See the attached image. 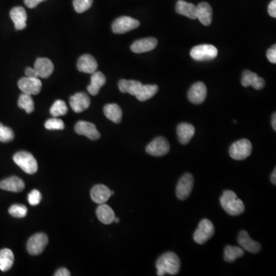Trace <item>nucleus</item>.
<instances>
[{"label":"nucleus","mask_w":276,"mask_h":276,"mask_svg":"<svg viewBox=\"0 0 276 276\" xmlns=\"http://www.w3.org/2000/svg\"><path fill=\"white\" fill-rule=\"evenodd\" d=\"M181 260L178 255L172 252H167L162 255L157 262V274L159 276L165 275L166 274L175 275L180 272L181 270Z\"/></svg>","instance_id":"1"},{"label":"nucleus","mask_w":276,"mask_h":276,"mask_svg":"<svg viewBox=\"0 0 276 276\" xmlns=\"http://www.w3.org/2000/svg\"><path fill=\"white\" fill-rule=\"evenodd\" d=\"M220 204L229 215L236 217L245 211L244 202L232 190H225L220 197Z\"/></svg>","instance_id":"2"},{"label":"nucleus","mask_w":276,"mask_h":276,"mask_svg":"<svg viewBox=\"0 0 276 276\" xmlns=\"http://www.w3.org/2000/svg\"><path fill=\"white\" fill-rule=\"evenodd\" d=\"M13 160L24 172L34 175L38 170V163L34 157L26 151H20L13 156Z\"/></svg>","instance_id":"3"},{"label":"nucleus","mask_w":276,"mask_h":276,"mask_svg":"<svg viewBox=\"0 0 276 276\" xmlns=\"http://www.w3.org/2000/svg\"><path fill=\"white\" fill-rule=\"evenodd\" d=\"M253 146L248 139H241L234 142L229 148V155L235 160H244L248 158L252 153Z\"/></svg>","instance_id":"4"},{"label":"nucleus","mask_w":276,"mask_h":276,"mask_svg":"<svg viewBox=\"0 0 276 276\" xmlns=\"http://www.w3.org/2000/svg\"><path fill=\"white\" fill-rule=\"evenodd\" d=\"M214 232L215 228L212 222L207 219H203L201 220L197 229L195 231L193 239L196 244L202 245L214 236Z\"/></svg>","instance_id":"5"},{"label":"nucleus","mask_w":276,"mask_h":276,"mask_svg":"<svg viewBox=\"0 0 276 276\" xmlns=\"http://www.w3.org/2000/svg\"><path fill=\"white\" fill-rule=\"evenodd\" d=\"M192 58L196 61H210L218 55V50L212 45H199L190 51Z\"/></svg>","instance_id":"6"},{"label":"nucleus","mask_w":276,"mask_h":276,"mask_svg":"<svg viewBox=\"0 0 276 276\" xmlns=\"http://www.w3.org/2000/svg\"><path fill=\"white\" fill-rule=\"evenodd\" d=\"M49 238L45 233H37L28 239L27 244V250L28 253L33 256L41 254L47 246Z\"/></svg>","instance_id":"7"},{"label":"nucleus","mask_w":276,"mask_h":276,"mask_svg":"<svg viewBox=\"0 0 276 276\" xmlns=\"http://www.w3.org/2000/svg\"><path fill=\"white\" fill-rule=\"evenodd\" d=\"M140 22L129 16H121L115 19L112 24V30L116 34H124L138 28Z\"/></svg>","instance_id":"8"},{"label":"nucleus","mask_w":276,"mask_h":276,"mask_svg":"<svg viewBox=\"0 0 276 276\" xmlns=\"http://www.w3.org/2000/svg\"><path fill=\"white\" fill-rule=\"evenodd\" d=\"M169 142L166 138L158 136L147 146L146 151L148 154L154 157H163L169 153Z\"/></svg>","instance_id":"9"},{"label":"nucleus","mask_w":276,"mask_h":276,"mask_svg":"<svg viewBox=\"0 0 276 276\" xmlns=\"http://www.w3.org/2000/svg\"><path fill=\"white\" fill-rule=\"evenodd\" d=\"M18 86L22 93L30 94V95H37L41 91L43 84L39 78H30L25 76L19 79L18 82Z\"/></svg>","instance_id":"10"},{"label":"nucleus","mask_w":276,"mask_h":276,"mask_svg":"<svg viewBox=\"0 0 276 276\" xmlns=\"http://www.w3.org/2000/svg\"><path fill=\"white\" fill-rule=\"evenodd\" d=\"M194 184V179L190 174H186L180 179L177 185L176 195L178 199L184 200L191 193Z\"/></svg>","instance_id":"11"},{"label":"nucleus","mask_w":276,"mask_h":276,"mask_svg":"<svg viewBox=\"0 0 276 276\" xmlns=\"http://www.w3.org/2000/svg\"><path fill=\"white\" fill-rule=\"evenodd\" d=\"M69 103L75 112L81 113L89 108L91 100L88 94L84 92H79L71 96L69 99Z\"/></svg>","instance_id":"12"},{"label":"nucleus","mask_w":276,"mask_h":276,"mask_svg":"<svg viewBox=\"0 0 276 276\" xmlns=\"http://www.w3.org/2000/svg\"><path fill=\"white\" fill-rule=\"evenodd\" d=\"M75 130L76 133L84 135L91 141L97 140L100 136V133L96 128V126L88 121H79L75 126Z\"/></svg>","instance_id":"13"},{"label":"nucleus","mask_w":276,"mask_h":276,"mask_svg":"<svg viewBox=\"0 0 276 276\" xmlns=\"http://www.w3.org/2000/svg\"><path fill=\"white\" fill-rule=\"evenodd\" d=\"M207 95V88L205 84L199 82L193 84L188 92V98L195 105L202 104Z\"/></svg>","instance_id":"14"},{"label":"nucleus","mask_w":276,"mask_h":276,"mask_svg":"<svg viewBox=\"0 0 276 276\" xmlns=\"http://www.w3.org/2000/svg\"><path fill=\"white\" fill-rule=\"evenodd\" d=\"M114 194L115 192L112 191L109 187L102 184L94 186L91 190V199L97 204L106 203Z\"/></svg>","instance_id":"15"},{"label":"nucleus","mask_w":276,"mask_h":276,"mask_svg":"<svg viewBox=\"0 0 276 276\" xmlns=\"http://www.w3.org/2000/svg\"><path fill=\"white\" fill-rule=\"evenodd\" d=\"M238 243L241 248L251 253H257L260 252L261 245L258 242L252 239L248 232L242 230L238 233Z\"/></svg>","instance_id":"16"},{"label":"nucleus","mask_w":276,"mask_h":276,"mask_svg":"<svg viewBox=\"0 0 276 276\" xmlns=\"http://www.w3.org/2000/svg\"><path fill=\"white\" fill-rule=\"evenodd\" d=\"M34 69L37 72L39 78L47 79L53 73L54 64L49 58H39L34 62Z\"/></svg>","instance_id":"17"},{"label":"nucleus","mask_w":276,"mask_h":276,"mask_svg":"<svg viewBox=\"0 0 276 276\" xmlns=\"http://www.w3.org/2000/svg\"><path fill=\"white\" fill-rule=\"evenodd\" d=\"M241 83L243 86H252L256 90L262 89L265 85V80L262 78L259 77L257 74L249 70L243 73Z\"/></svg>","instance_id":"18"},{"label":"nucleus","mask_w":276,"mask_h":276,"mask_svg":"<svg viewBox=\"0 0 276 276\" xmlns=\"http://www.w3.org/2000/svg\"><path fill=\"white\" fill-rule=\"evenodd\" d=\"M78 69L79 72L88 74H93L97 71V63L95 58L91 55H82L78 60Z\"/></svg>","instance_id":"19"},{"label":"nucleus","mask_w":276,"mask_h":276,"mask_svg":"<svg viewBox=\"0 0 276 276\" xmlns=\"http://www.w3.org/2000/svg\"><path fill=\"white\" fill-rule=\"evenodd\" d=\"M157 40L155 38H146L136 40L130 46V49L134 53H145L155 49Z\"/></svg>","instance_id":"20"},{"label":"nucleus","mask_w":276,"mask_h":276,"mask_svg":"<svg viewBox=\"0 0 276 276\" xmlns=\"http://www.w3.org/2000/svg\"><path fill=\"white\" fill-rule=\"evenodd\" d=\"M196 19L200 21L202 25L208 26L213 19V10L211 5L202 2L196 6Z\"/></svg>","instance_id":"21"},{"label":"nucleus","mask_w":276,"mask_h":276,"mask_svg":"<svg viewBox=\"0 0 276 276\" xmlns=\"http://www.w3.org/2000/svg\"><path fill=\"white\" fill-rule=\"evenodd\" d=\"M10 17L16 29L22 30L26 27L27 13L23 7H16L12 9Z\"/></svg>","instance_id":"22"},{"label":"nucleus","mask_w":276,"mask_h":276,"mask_svg":"<svg viewBox=\"0 0 276 276\" xmlns=\"http://www.w3.org/2000/svg\"><path fill=\"white\" fill-rule=\"evenodd\" d=\"M180 143L187 145L195 134V127L189 123H181L177 129Z\"/></svg>","instance_id":"23"},{"label":"nucleus","mask_w":276,"mask_h":276,"mask_svg":"<svg viewBox=\"0 0 276 276\" xmlns=\"http://www.w3.org/2000/svg\"><path fill=\"white\" fill-rule=\"evenodd\" d=\"M0 188L7 191L19 193L25 188L23 181L17 177H11L0 182Z\"/></svg>","instance_id":"24"},{"label":"nucleus","mask_w":276,"mask_h":276,"mask_svg":"<svg viewBox=\"0 0 276 276\" xmlns=\"http://www.w3.org/2000/svg\"><path fill=\"white\" fill-rule=\"evenodd\" d=\"M96 211L97 219L104 224L109 225L114 223L115 218V212L107 204H99Z\"/></svg>","instance_id":"25"},{"label":"nucleus","mask_w":276,"mask_h":276,"mask_svg":"<svg viewBox=\"0 0 276 276\" xmlns=\"http://www.w3.org/2000/svg\"><path fill=\"white\" fill-rule=\"evenodd\" d=\"M106 78L103 73L96 71L91 77V83L88 86V91L91 95H97L102 86L106 85Z\"/></svg>","instance_id":"26"},{"label":"nucleus","mask_w":276,"mask_h":276,"mask_svg":"<svg viewBox=\"0 0 276 276\" xmlns=\"http://www.w3.org/2000/svg\"><path fill=\"white\" fill-rule=\"evenodd\" d=\"M104 114L106 118L115 124H119L122 119V111L117 104H109L104 107Z\"/></svg>","instance_id":"27"},{"label":"nucleus","mask_w":276,"mask_h":276,"mask_svg":"<svg viewBox=\"0 0 276 276\" xmlns=\"http://www.w3.org/2000/svg\"><path fill=\"white\" fill-rule=\"evenodd\" d=\"M176 11L178 14L187 16L191 19H196V7L184 0H179L177 3Z\"/></svg>","instance_id":"28"},{"label":"nucleus","mask_w":276,"mask_h":276,"mask_svg":"<svg viewBox=\"0 0 276 276\" xmlns=\"http://www.w3.org/2000/svg\"><path fill=\"white\" fill-rule=\"evenodd\" d=\"M158 91V86L155 85H143L138 90L136 96L137 100L140 101H146L151 97H154Z\"/></svg>","instance_id":"29"},{"label":"nucleus","mask_w":276,"mask_h":276,"mask_svg":"<svg viewBox=\"0 0 276 276\" xmlns=\"http://www.w3.org/2000/svg\"><path fill=\"white\" fill-rule=\"evenodd\" d=\"M142 82L134 80H126L121 79L118 82V88L122 93H128L131 95L135 96L138 90L142 86Z\"/></svg>","instance_id":"30"},{"label":"nucleus","mask_w":276,"mask_h":276,"mask_svg":"<svg viewBox=\"0 0 276 276\" xmlns=\"http://www.w3.org/2000/svg\"><path fill=\"white\" fill-rule=\"evenodd\" d=\"M14 263V255L10 249L0 250V270L7 271L12 268Z\"/></svg>","instance_id":"31"},{"label":"nucleus","mask_w":276,"mask_h":276,"mask_svg":"<svg viewBox=\"0 0 276 276\" xmlns=\"http://www.w3.org/2000/svg\"><path fill=\"white\" fill-rule=\"evenodd\" d=\"M244 250L241 247L227 246L224 250V260L227 262H233L238 258L244 256Z\"/></svg>","instance_id":"32"},{"label":"nucleus","mask_w":276,"mask_h":276,"mask_svg":"<svg viewBox=\"0 0 276 276\" xmlns=\"http://www.w3.org/2000/svg\"><path fill=\"white\" fill-rule=\"evenodd\" d=\"M18 106L19 109L25 110L26 113L30 114L34 112V101L31 95L25 93L21 94L18 100Z\"/></svg>","instance_id":"33"},{"label":"nucleus","mask_w":276,"mask_h":276,"mask_svg":"<svg viewBox=\"0 0 276 276\" xmlns=\"http://www.w3.org/2000/svg\"><path fill=\"white\" fill-rule=\"evenodd\" d=\"M67 112V108L66 104L63 100H57L52 105L50 109V114L53 118H58L59 116L65 115Z\"/></svg>","instance_id":"34"},{"label":"nucleus","mask_w":276,"mask_h":276,"mask_svg":"<svg viewBox=\"0 0 276 276\" xmlns=\"http://www.w3.org/2000/svg\"><path fill=\"white\" fill-rule=\"evenodd\" d=\"M14 132L10 127H6L2 123H0V142L7 143L14 139Z\"/></svg>","instance_id":"35"},{"label":"nucleus","mask_w":276,"mask_h":276,"mask_svg":"<svg viewBox=\"0 0 276 276\" xmlns=\"http://www.w3.org/2000/svg\"><path fill=\"white\" fill-rule=\"evenodd\" d=\"M27 212H28L27 207L22 204H14L9 210L10 215L16 218H23L26 217Z\"/></svg>","instance_id":"36"},{"label":"nucleus","mask_w":276,"mask_h":276,"mask_svg":"<svg viewBox=\"0 0 276 276\" xmlns=\"http://www.w3.org/2000/svg\"><path fill=\"white\" fill-rule=\"evenodd\" d=\"M93 0H73L75 10L78 13H82L91 8Z\"/></svg>","instance_id":"37"},{"label":"nucleus","mask_w":276,"mask_h":276,"mask_svg":"<svg viewBox=\"0 0 276 276\" xmlns=\"http://www.w3.org/2000/svg\"><path fill=\"white\" fill-rule=\"evenodd\" d=\"M45 127L47 130H63L64 128V124L61 119L57 118H51L48 120L45 124Z\"/></svg>","instance_id":"38"},{"label":"nucleus","mask_w":276,"mask_h":276,"mask_svg":"<svg viewBox=\"0 0 276 276\" xmlns=\"http://www.w3.org/2000/svg\"><path fill=\"white\" fill-rule=\"evenodd\" d=\"M42 199V195L39 190H33L28 193V201L30 205H37L40 203Z\"/></svg>","instance_id":"39"},{"label":"nucleus","mask_w":276,"mask_h":276,"mask_svg":"<svg viewBox=\"0 0 276 276\" xmlns=\"http://www.w3.org/2000/svg\"><path fill=\"white\" fill-rule=\"evenodd\" d=\"M266 56L270 62L275 64L276 63V46H271L266 52Z\"/></svg>","instance_id":"40"},{"label":"nucleus","mask_w":276,"mask_h":276,"mask_svg":"<svg viewBox=\"0 0 276 276\" xmlns=\"http://www.w3.org/2000/svg\"><path fill=\"white\" fill-rule=\"evenodd\" d=\"M45 1L46 0H24L25 6L29 9L36 8L39 4L45 2Z\"/></svg>","instance_id":"41"},{"label":"nucleus","mask_w":276,"mask_h":276,"mask_svg":"<svg viewBox=\"0 0 276 276\" xmlns=\"http://www.w3.org/2000/svg\"><path fill=\"white\" fill-rule=\"evenodd\" d=\"M268 14L271 17H276V0H272L268 7Z\"/></svg>","instance_id":"42"},{"label":"nucleus","mask_w":276,"mask_h":276,"mask_svg":"<svg viewBox=\"0 0 276 276\" xmlns=\"http://www.w3.org/2000/svg\"><path fill=\"white\" fill-rule=\"evenodd\" d=\"M25 76H26V77L39 78L38 75H37V72L34 70V67H26V68H25Z\"/></svg>","instance_id":"43"},{"label":"nucleus","mask_w":276,"mask_h":276,"mask_svg":"<svg viewBox=\"0 0 276 276\" xmlns=\"http://www.w3.org/2000/svg\"><path fill=\"white\" fill-rule=\"evenodd\" d=\"M71 275V273L67 268H59L58 271L55 272V276H70Z\"/></svg>","instance_id":"44"},{"label":"nucleus","mask_w":276,"mask_h":276,"mask_svg":"<svg viewBox=\"0 0 276 276\" xmlns=\"http://www.w3.org/2000/svg\"><path fill=\"white\" fill-rule=\"evenodd\" d=\"M271 125H272L273 129L276 130V114H273L272 117H271Z\"/></svg>","instance_id":"45"},{"label":"nucleus","mask_w":276,"mask_h":276,"mask_svg":"<svg viewBox=\"0 0 276 276\" xmlns=\"http://www.w3.org/2000/svg\"><path fill=\"white\" fill-rule=\"evenodd\" d=\"M271 183H272V184H274V185H275L276 184V169H274V171H273L272 174H271Z\"/></svg>","instance_id":"46"},{"label":"nucleus","mask_w":276,"mask_h":276,"mask_svg":"<svg viewBox=\"0 0 276 276\" xmlns=\"http://www.w3.org/2000/svg\"><path fill=\"white\" fill-rule=\"evenodd\" d=\"M114 222H115V223H119L120 222L119 218H118V217H115V220H114Z\"/></svg>","instance_id":"47"}]
</instances>
